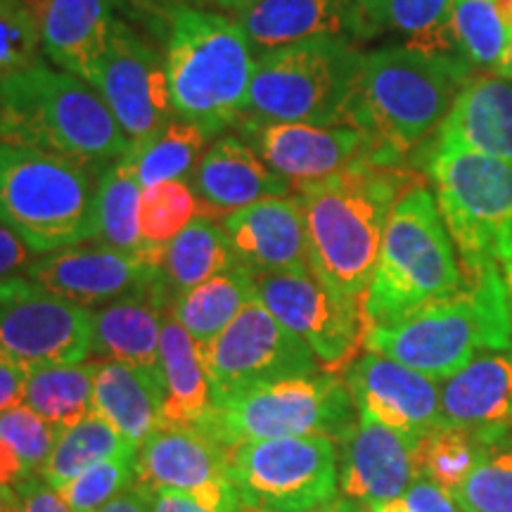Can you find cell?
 <instances>
[{
	"label": "cell",
	"instance_id": "1",
	"mask_svg": "<svg viewBox=\"0 0 512 512\" xmlns=\"http://www.w3.org/2000/svg\"><path fill=\"white\" fill-rule=\"evenodd\" d=\"M413 185L418 178L403 166L361 159L299 188L311 271L335 292L363 302L389 216Z\"/></svg>",
	"mask_w": 512,
	"mask_h": 512
},
{
	"label": "cell",
	"instance_id": "2",
	"mask_svg": "<svg viewBox=\"0 0 512 512\" xmlns=\"http://www.w3.org/2000/svg\"><path fill=\"white\" fill-rule=\"evenodd\" d=\"M470 76V64L451 57L408 46L370 50L363 53L347 124L370 138L377 164L403 166L439 131Z\"/></svg>",
	"mask_w": 512,
	"mask_h": 512
},
{
	"label": "cell",
	"instance_id": "3",
	"mask_svg": "<svg viewBox=\"0 0 512 512\" xmlns=\"http://www.w3.org/2000/svg\"><path fill=\"white\" fill-rule=\"evenodd\" d=\"M0 143L102 174L131 145L88 81L36 60L0 79Z\"/></svg>",
	"mask_w": 512,
	"mask_h": 512
},
{
	"label": "cell",
	"instance_id": "4",
	"mask_svg": "<svg viewBox=\"0 0 512 512\" xmlns=\"http://www.w3.org/2000/svg\"><path fill=\"white\" fill-rule=\"evenodd\" d=\"M465 290L415 309L387 325H370L363 349L432 380H446L484 351L512 349V294L501 268H489Z\"/></svg>",
	"mask_w": 512,
	"mask_h": 512
},
{
	"label": "cell",
	"instance_id": "5",
	"mask_svg": "<svg viewBox=\"0 0 512 512\" xmlns=\"http://www.w3.org/2000/svg\"><path fill=\"white\" fill-rule=\"evenodd\" d=\"M171 110L211 138L238 126L254 74V50L233 17L176 5L166 38Z\"/></svg>",
	"mask_w": 512,
	"mask_h": 512
},
{
	"label": "cell",
	"instance_id": "6",
	"mask_svg": "<svg viewBox=\"0 0 512 512\" xmlns=\"http://www.w3.org/2000/svg\"><path fill=\"white\" fill-rule=\"evenodd\" d=\"M465 285L437 197L422 183L413 185L389 216L375 273L363 294L368 328L453 297Z\"/></svg>",
	"mask_w": 512,
	"mask_h": 512
},
{
	"label": "cell",
	"instance_id": "7",
	"mask_svg": "<svg viewBox=\"0 0 512 512\" xmlns=\"http://www.w3.org/2000/svg\"><path fill=\"white\" fill-rule=\"evenodd\" d=\"M98 174L46 152L0 143V223L36 254L95 240Z\"/></svg>",
	"mask_w": 512,
	"mask_h": 512
},
{
	"label": "cell",
	"instance_id": "8",
	"mask_svg": "<svg viewBox=\"0 0 512 512\" xmlns=\"http://www.w3.org/2000/svg\"><path fill=\"white\" fill-rule=\"evenodd\" d=\"M363 53L347 36H320L256 57L240 121L347 124Z\"/></svg>",
	"mask_w": 512,
	"mask_h": 512
},
{
	"label": "cell",
	"instance_id": "9",
	"mask_svg": "<svg viewBox=\"0 0 512 512\" xmlns=\"http://www.w3.org/2000/svg\"><path fill=\"white\" fill-rule=\"evenodd\" d=\"M427 174L465 280L512 266V162L432 145Z\"/></svg>",
	"mask_w": 512,
	"mask_h": 512
},
{
	"label": "cell",
	"instance_id": "10",
	"mask_svg": "<svg viewBox=\"0 0 512 512\" xmlns=\"http://www.w3.org/2000/svg\"><path fill=\"white\" fill-rule=\"evenodd\" d=\"M358 413L344 377L320 370L249 389L211 406L197 430L223 448L280 437H328L342 444L356 430Z\"/></svg>",
	"mask_w": 512,
	"mask_h": 512
},
{
	"label": "cell",
	"instance_id": "11",
	"mask_svg": "<svg viewBox=\"0 0 512 512\" xmlns=\"http://www.w3.org/2000/svg\"><path fill=\"white\" fill-rule=\"evenodd\" d=\"M226 451L245 512H302L337 496V448L328 437L259 439Z\"/></svg>",
	"mask_w": 512,
	"mask_h": 512
},
{
	"label": "cell",
	"instance_id": "12",
	"mask_svg": "<svg viewBox=\"0 0 512 512\" xmlns=\"http://www.w3.org/2000/svg\"><path fill=\"white\" fill-rule=\"evenodd\" d=\"M200 354L214 406L264 384L323 370L309 344L287 330L259 297Z\"/></svg>",
	"mask_w": 512,
	"mask_h": 512
},
{
	"label": "cell",
	"instance_id": "13",
	"mask_svg": "<svg viewBox=\"0 0 512 512\" xmlns=\"http://www.w3.org/2000/svg\"><path fill=\"white\" fill-rule=\"evenodd\" d=\"M93 311L27 275L0 280V356L29 370L91 358Z\"/></svg>",
	"mask_w": 512,
	"mask_h": 512
},
{
	"label": "cell",
	"instance_id": "14",
	"mask_svg": "<svg viewBox=\"0 0 512 512\" xmlns=\"http://www.w3.org/2000/svg\"><path fill=\"white\" fill-rule=\"evenodd\" d=\"M256 297L316 354L320 368L344 373L366 344L361 299L344 297L313 271L256 275Z\"/></svg>",
	"mask_w": 512,
	"mask_h": 512
},
{
	"label": "cell",
	"instance_id": "15",
	"mask_svg": "<svg viewBox=\"0 0 512 512\" xmlns=\"http://www.w3.org/2000/svg\"><path fill=\"white\" fill-rule=\"evenodd\" d=\"M93 88L131 143L155 136L174 119L166 55L119 17Z\"/></svg>",
	"mask_w": 512,
	"mask_h": 512
},
{
	"label": "cell",
	"instance_id": "16",
	"mask_svg": "<svg viewBox=\"0 0 512 512\" xmlns=\"http://www.w3.org/2000/svg\"><path fill=\"white\" fill-rule=\"evenodd\" d=\"M136 484L178 491L214 512L242 510L228 472V451L192 425H159L138 446Z\"/></svg>",
	"mask_w": 512,
	"mask_h": 512
},
{
	"label": "cell",
	"instance_id": "17",
	"mask_svg": "<svg viewBox=\"0 0 512 512\" xmlns=\"http://www.w3.org/2000/svg\"><path fill=\"white\" fill-rule=\"evenodd\" d=\"M240 136L254 152L292 183L294 190L323 181L347 166L373 159L375 147L361 128L318 126L299 121H240Z\"/></svg>",
	"mask_w": 512,
	"mask_h": 512
},
{
	"label": "cell",
	"instance_id": "18",
	"mask_svg": "<svg viewBox=\"0 0 512 512\" xmlns=\"http://www.w3.org/2000/svg\"><path fill=\"white\" fill-rule=\"evenodd\" d=\"M24 275L69 302L91 309L155 283L159 280V261L145 252L74 245L41 254Z\"/></svg>",
	"mask_w": 512,
	"mask_h": 512
},
{
	"label": "cell",
	"instance_id": "19",
	"mask_svg": "<svg viewBox=\"0 0 512 512\" xmlns=\"http://www.w3.org/2000/svg\"><path fill=\"white\" fill-rule=\"evenodd\" d=\"M358 413L394 427L408 437L422 439L441 427L439 380L403 366L375 351H366L344 370Z\"/></svg>",
	"mask_w": 512,
	"mask_h": 512
},
{
	"label": "cell",
	"instance_id": "20",
	"mask_svg": "<svg viewBox=\"0 0 512 512\" xmlns=\"http://www.w3.org/2000/svg\"><path fill=\"white\" fill-rule=\"evenodd\" d=\"M418 444L420 439L361 413L356 430L342 441L339 482L344 496L370 510L403 498L420 475Z\"/></svg>",
	"mask_w": 512,
	"mask_h": 512
},
{
	"label": "cell",
	"instance_id": "21",
	"mask_svg": "<svg viewBox=\"0 0 512 512\" xmlns=\"http://www.w3.org/2000/svg\"><path fill=\"white\" fill-rule=\"evenodd\" d=\"M235 261L254 275L311 271L309 238L299 197H266L221 221Z\"/></svg>",
	"mask_w": 512,
	"mask_h": 512
},
{
	"label": "cell",
	"instance_id": "22",
	"mask_svg": "<svg viewBox=\"0 0 512 512\" xmlns=\"http://www.w3.org/2000/svg\"><path fill=\"white\" fill-rule=\"evenodd\" d=\"M207 214H233L266 197H287L292 183L268 166L242 138L221 136L207 147L190 176Z\"/></svg>",
	"mask_w": 512,
	"mask_h": 512
},
{
	"label": "cell",
	"instance_id": "23",
	"mask_svg": "<svg viewBox=\"0 0 512 512\" xmlns=\"http://www.w3.org/2000/svg\"><path fill=\"white\" fill-rule=\"evenodd\" d=\"M41 50L57 69L93 86L114 27V0H41Z\"/></svg>",
	"mask_w": 512,
	"mask_h": 512
},
{
	"label": "cell",
	"instance_id": "24",
	"mask_svg": "<svg viewBox=\"0 0 512 512\" xmlns=\"http://www.w3.org/2000/svg\"><path fill=\"white\" fill-rule=\"evenodd\" d=\"M171 311L159 280L138 287L93 311L91 356L119 361L162 377L159 368V335L162 320Z\"/></svg>",
	"mask_w": 512,
	"mask_h": 512
},
{
	"label": "cell",
	"instance_id": "25",
	"mask_svg": "<svg viewBox=\"0 0 512 512\" xmlns=\"http://www.w3.org/2000/svg\"><path fill=\"white\" fill-rule=\"evenodd\" d=\"M432 145L512 162V81L470 76Z\"/></svg>",
	"mask_w": 512,
	"mask_h": 512
},
{
	"label": "cell",
	"instance_id": "26",
	"mask_svg": "<svg viewBox=\"0 0 512 512\" xmlns=\"http://www.w3.org/2000/svg\"><path fill=\"white\" fill-rule=\"evenodd\" d=\"M441 425L470 432L512 425V354L484 351L441 384Z\"/></svg>",
	"mask_w": 512,
	"mask_h": 512
},
{
	"label": "cell",
	"instance_id": "27",
	"mask_svg": "<svg viewBox=\"0 0 512 512\" xmlns=\"http://www.w3.org/2000/svg\"><path fill=\"white\" fill-rule=\"evenodd\" d=\"M451 12L453 0H354L349 38L370 41L392 34L403 38L401 46L465 62Z\"/></svg>",
	"mask_w": 512,
	"mask_h": 512
},
{
	"label": "cell",
	"instance_id": "28",
	"mask_svg": "<svg viewBox=\"0 0 512 512\" xmlns=\"http://www.w3.org/2000/svg\"><path fill=\"white\" fill-rule=\"evenodd\" d=\"M354 0H256L233 15L254 57L320 36H351Z\"/></svg>",
	"mask_w": 512,
	"mask_h": 512
},
{
	"label": "cell",
	"instance_id": "29",
	"mask_svg": "<svg viewBox=\"0 0 512 512\" xmlns=\"http://www.w3.org/2000/svg\"><path fill=\"white\" fill-rule=\"evenodd\" d=\"M162 406V377L119 361L98 363L93 413L133 446L143 444L162 425Z\"/></svg>",
	"mask_w": 512,
	"mask_h": 512
},
{
	"label": "cell",
	"instance_id": "30",
	"mask_svg": "<svg viewBox=\"0 0 512 512\" xmlns=\"http://www.w3.org/2000/svg\"><path fill=\"white\" fill-rule=\"evenodd\" d=\"M164 406L162 425H197L211 411L209 377L200 347L178 320L166 313L159 335Z\"/></svg>",
	"mask_w": 512,
	"mask_h": 512
},
{
	"label": "cell",
	"instance_id": "31",
	"mask_svg": "<svg viewBox=\"0 0 512 512\" xmlns=\"http://www.w3.org/2000/svg\"><path fill=\"white\" fill-rule=\"evenodd\" d=\"M235 264L233 247L223 230L209 214H197L159 256V285L171 306L181 294L207 283Z\"/></svg>",
	"mask_w": 512,
	"mask_h": 512
},
{
	"label": "cell",
	"instance_id": "32",
	"mask_svg": "<svg viewBox=\"0 0 512 512\" xmlns=\"http://www.w3.org/2000/svg\"><path fill=\"white\" fill-rule=\"evenodd\" d=\"M252 299H256V275L235 261L207 283L181 294L171 306V316L190 332L202 351L240 316Z\"/></svg>",
	"mask_w": 512,
	"mask_h": 512
},
{
	"label": "cell",
	"instance_id": "33",
	"mask_svg": "<svg viewBox=\"0 0 512 512\" xmlns=\"http://www.w3.org/2000/svg\"><path fill=\"white\" fill-rule=\"evenodd\" d=\"M143 190L136 176V162L128 150L98 176L95 240H100V245L121 252H143V240H140Z\"/></svg>",
	"mask_w": 512,
	"mask_h": 512
},
{
	"label": "cell",
	"instance_id": "34",
	"mask_svg": "<svg viewBox=\"0 0 512 512\" xmlns=\"http://www.w3.org/2000/svg\"><path fill=\"white\" fill-rule=\"evenodd\" d=\"M95 375H98V363L93 361L29 370L24 406H29L57 430H67L93 413Z\"/></svg>",
	"mask_w": 512,
	"mask_h": 512
},
{
	"label": "cell",
	"instance_id": "35",
	"mask_svg": "<svg viewBox=\"0 0 512 512\" xmlns=\"http://www.w3.org/2000/svg\"><path fill=\"white\" fill-rule=\"evenodd\" d=\"M211 136L204 128L174 117L155 136L136 140L128 145L136 176L143 188L166 183V181H188L195 166L200 164L207 152Z\"/></svg>",
	"mask_w": 512,
	"mask_h": 512
},
{
	"label": "cell",
	"instance_id": "36",
	"mask_svg": "<svg viewBox=\"0 0 512 512\" xmlns=\"http://www.w3.org/2000/svg\"><path fill=\"white\" fill-rule=\"evenodd\" d=\"M136 451L138 446L121 437L110 422L102 420L100 415L88 413L76 425L60 432L38 475L46 479L53 489H60L69 479L83 475L91 467Z\"/></svg>",
	"mask_w": 512,
	"mask_h": 512
},
{
	"label": "cell",
	"instance_id": "37",
	"mask_svg": "<svg viewBox=\"0 0 512 512\" xmlns=\"http://www.w3.org/2000/svg\"><path fill=\"white\" fill-rule=\"evenodd\" d=\"M477 434V465L451 494L463 512H512V425Z\"/></svg>",
	"mask_w": 512,
	"mask_h": 512
},
{
	"label": "cell",
	"instance_id": "38",
	"mask_svg": "<svg viewBox=\"0 0 512 512\" xmlns=\"http://www.w3.org/2000/svg\"><path fill=\"white\" fill-rule=\"evenodd\" d=\"M200 200L188 181H166L143 190L140 200V240L143 252L159 261L162 249L176 238L200 211Z\"/></svg>",
	"mask_w": 512,
	"mask_h": 512
},
{
	"label": "cell",
	"instance_id": "39",
	"mask_svg": "<svg viewBox=\"0 0 512 512\" xmlns=\"http://www.w3.org/2000/svg\"><path fill=\"white\" fill-rule=\"evenodd\" d=\"M451 19L465 62L472 69H494L508 43V27L496 0H453Z\"/></svg>",
	"mask_w": 512,
	"mask_h": 512
},
{
	"label": "cell",
	"instance_id": "40",
	"mask_svg": "<svg viewBox=\"0 0 512 512\" xmlns=\"http://www.w3.org/2000/svg\"><path fill=\"white\" fill-rule=\"evenodd\" d=\"M482 453V439L477 432L441 425L420 439L418 470L444 489L453 491L470 475Z\"/></svg>",
	"mask_w": 512,
	"mask_h": 512
},
{
	"label": "cell",
	"instance_id": "41",
	"mask_svg": "<svg viewBox=\"0 0 512 512\" xmlns=\"http://www.w3.org/2000/svg\"><path fill=\"white\" fill-rule=\"evenodd\" d=\"M136 453H124V456L105 460L83 475L69 479L57 491L72 512H100L121 491L136 484Z\"/></svg>",
	"mask_w": 512,
	"mask_h": 512
},
{
	"label": "cell",
	"instance_id": "42",
	"mask_svg": "<svg viewBox=\"0 0 512 512\" xmlns=\"http://www.w3.org/2000/svg\"><path fill=\"white\" fill-rule=\"evenodd\" d=\"M41 27L29 0H0V79L38 60Z\"/></svg>",
	"mask_w": 512,
	"mask_h": 512
},
{
	"label": "cell",
	"instance_id": "43",
	"mask_svg": "<svg viewBox=\"0 0 512 512\" xmlns=\"http://www.w3.org/2000/svg\"><path fill=\"white\" fill-rule=\"evenodd\" d=\"M60 432L24 403L10 411H0V439L12 446L29 475L41 472Z\"/></svg>",
	"mask_w": 512,
	"mask_h": 512
},
{
	"label": "cell",
	"instance_id": "44",
	"mask_svg": "<svg viewBox=\"0 0 512 512\" xmlns=\"http://www.w3.org/2000/svg\"><path fill=\"white\" fill-rule=\"evenodd\" d=\"M403 503L411 512H463L451 491L425 475L415 477L403 494Z\"/></svg>",
	"mask_w": 512,
	"mask_h": 512
},
{
	"label": "cell",
	"instance_id": "45",
	"mask_svg": "<svg viewBox=\"0 0 512 512\" xmlns=\"http://www.w3.org/2000/svg\"><path fill=\"white\" fill-rule=\"evenodd\" d=\"M19 501H22V512H72L60 491L53 489L46 479L29 475L22 482L15 484Z\"/></svg>",
	"mask_w": 512,
	"mask_h": 512
},
{
	"label": "cell",
	"instance_id": "46",
	"mask_svg": "<svg viewBox=\"0 0 512 512\" xmlns=\"http://www.w3.org/2000/svg\"><path fill=\"white\" fill-rule=\"evenodd\" d=\"M41 254H36L27 242L0 223V280L12 275H24Z\"/></svg>",
	"mask_w": 512,
	"mask_h": 512
},
{
	"label": "cell",
	"instance_id": "47",
	"mask_svg": "<svg viewBox=\"0 0 512 512\" xmlns=\"http://www.w3.org/2000/svg\"><path fill=\"white\" fill-rule=\"evenodd\" d=\"M27 370L0 356V411H10L24 403Z\"/></svg>",
	"mask_w": 512,
	"mask_h": 512
},
{
	"label": "cell",
	"instance_id": "48",
	"mask_svg": "<svg viewBox=\"0 0 512 512\" xmlns=\"http://www.w3.org/2000/svg\"><path fill=\"white\" fill-rule=\"evenodd\" d=\"M140 489H143V486H140ZM143 494L147 496V501H150L152 512H214L197 503L195 498L178 494V491L143 489ZM235 512H245V510H235Z\"/></svg>",
	"mask_w": 512,
	"mask_h": 512
},
{
	"label": "cell",
	"instance_id": "49",
	"mask_svg": "<svg viewBox=\"0 0 512 512\" xmlns=\"http://www.w3.org/2000/svg\"><path fill=\"white\" fill-rule=\"evenodd\" d=\"M24 477H29L27 467L22 465V460L15 451H12L10 444H5L0 439V486H10L22 482Z\"/></svg>",
	"mask_w": 512,
	"mask_h": 512
},
{
	"label": "cell",
	"instance_id": "50",
	"mask_svg": "<svg viewBox=\"0 0 512 512\" xmlns=\"http://www.w3.org/2000/svg\"><path fill=\"white\" fill-rule=\"evenodd\" d=\"M100 512H152V505L143 494V489H140L138 484H133L131 489L121 491V494L114 498V501L107 503Z\"/></svg>",
	"mask_w": 512,
	"mask_h": 512
},
{
	"label": "cell",
	"instance_id": "51",
	"mask_svg": "<svg viewBox=\"0 0 512 512\" xmlns=\"http://www.w3.org/2000/svg\"><path fill=\"white\" fill-rule=\"evenodd\" d=\"M202 5H207L209 10H216V12H223V15L233 17L238 15V12H242L245 8H249V5L256 3V0H200Z\"/></svg>",
	"mask_w": 512,
	"mask_h": 512
},
{
	"label": "cell",
	"instance_id": "52",
	"mask_svg": "<svg viewBox=\"0 0 512 512\" xmlns=\"http://www.w3.org/2000/svg\"><path fill=\"white\" fill-rule=\"evenodd\" d=\"M0 512H22V501L15 486H0Z\"/></svg>",
	"mask_w": 512,
	"mask_h": 512
},
{
	"label": "cell",
	"instance_id": "53",
	"mask_svg": "<svg viewBox=\"0 0 512 512\" xmlns=\"http://www.w3.org/2000/svg\"><path fill=\"white\" fill-rule=\"evenodd\" d=\"M494 72L498 76H503V79H510L512 81V29L508 31V43H505V50L501 55V60L494 67Z\"/></svg>",
	"mask_w": 512,
	"mask_h": 512
},
{
	"label": "cell",
	"instance_id": "54",
	"mask_svg": "<svg viewBox=\"0 0 512 512\" xmlns=\"http://www.w3.org/2000/svg\"><path fill=\"white\" fill-rule=\"evenodd\" d=\"M344 503H347V498L335 496V498H330V501L318 503V505H313V508L302 510V512H344Z\"/></svg>",
	"mask_w": 512,
	"mask_h": 512
},
{
	"label": "cell",
	"instance_id": "55",
	"mask_svg": "<svg viewBox=\"0 0 512 512\" xmlns=\"http://www.w3.org/2000/svg\"><path fill=\"white\" fill-rule=\"evenodd\" d=\"M373 512H411L406 508V503H403V498H396V501H389V503H382L373 508Z\"/></svg>",
	"mask_w": 512,
	"mask_h": 512
},
{
	"label": "cell",
	"instance_id": "56",
	"mask_svg": "<svg viewBox=\"0 0 512 512\" xmlns=\"http://www.w3.org/2000/svg\"><path fill=\"white\" fill-rule=\"evenodd\" d=\"M496 3H498V10H501L505 27H508V31H510L512 29V0H496Z\"/></svg>",
	"mask_w": 512,
	"mask_h": 512
},
{
	"label": "cell",
	"instance_id": "57",
	"mask_svg": "<svg viewBox=\"0 0 512 512\" xmlns=\"http://www.w3.org/2000/svg\"><path fill=\"white\" fill-rule=\"evenodd\" d=\"M347 498V496H344ZM344 512H373L368 508V505H363V503H356V501H351V498H347V503H344Z\"/></svg>",
	"mask_w": 512,
	"mask_h": 512
},
{
	"label": "cell",
	"instance_id": "58",
	"mask_svg": "<svg viewBox=\"0 0 512 512\" xmlns=\"http://www.w3.org/2000/svg\"><path fill=\"white\" fill-rule=\"evenodd\" d=\"M503 271H505V283H508V287H510V294H512V266L503 268Z\"/></svg>",
	"mask_w": 512,
	"mask_h": 512
},
{
	"label": "cell",
	"instance_id": "59",
	"mask_svg": "<svg viewBox=\"0 0 512 512\" xmlns=\"http://www.w3.org/2000/svg\"><path fill=\"white\" fill-rule=\"evenodd\" d=\"M136 3H143V5H147V3H164V0H136Z\"/></svg>",
	"mask_w": 512,
	"mask_h": 512
}]
</instances>
